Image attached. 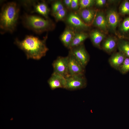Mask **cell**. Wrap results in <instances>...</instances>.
I'll use <instances>...</instances> for the list:
<instances>
[{"mask_svg":"<svg viewBox=\"0 0 129 129\" xmlns=\"http://www.w3.org/2000/svg\"><path fill=\"white\" fill-rule=\"evenodd\" d=\"M119 13L123 16L129 15V1L125 0L122 2L119 7Z\"/></svg>","mask_w":129,"mask_h":129,"instance_id":"obj_22","label":"cell"},{"mask_svg":"<svg viewBox=\"0 0 129 129\" xmlns=\"http://www.w3.org/2000/svg\"><path fill=\"white\" fill-rule=\"evenodd\" d=\"M127 38L128 39L129 41V37H128Z\"/></svg>","mask_w":129,"mask_h":129,"instance_id":"obj_29","label":"cell"},{"mask_svg":"<svg viewBox=\"0 0 129 129\" xmlns=\"http://www.w3.org/2000/svg\"><path fill=\"white\" fill-rule=\"evenodd\" d=\"M66 22L68 26L75 32L83 31L89 27L82 21L77 12H71L67 16Z\"/></svg>","mask_w":129,"mask_h":129,"instance_id":"obj_6","label":"cell"},{"mask_svg":"<svg viewBox=\"0 0 129 129\" xmlns=\"http://www.w3.org/2000/svg\"><path fill=\"white\" fill-rule=\"evenodd\" d=\"M47 35L43 39L32 35L26 36L22 40L16 38L14 43L25 53L27 59L38 60L45 56L48 50L46 44Z\"/></svg>","mask_w":129,"mask_h":129,"instance_id":"obj_1","label":"cell"},{"mask_svg":"<svg viewBox=\"0 0 129 129\" xmlns=\"http://www.w3.org/2000/svg\"><path fill=\"white\" fill-rule=\"evenodd\" d=\"M97 11L91 8L79 10L77 12L83 22L90 27L92 25Z\"/></svg>","mask_w":129,"mask_h":129,"instance_id":"obj_12","label":"cell"},{"mask_svg":"<svg viewBox=\"0 0 129 129\" xmlns=\"http://www.w3.org/2000/svg\"><path fill=\"white\" fill-rule=\"evenodd\" d=\"M89 36L87 33L83 31L76 32L69 49H70L83 44V42Z\"/></svg>","mask_w":129,"mask_h":129,"instance_id":"obj_18","label":"cell"},{"mask_svg":"<svg viewBox=\"0 0 129 129\" xmlns=\"http://www.w3.org/2000/svg\"><path fill=\"white\" fill-rule=\"evenodd\" d=\"M92 25L105 34L108 31L106 15L102 11H97Z\"/></svg>","mask_w":129,"mask_h":129,"instance_id":"obj_13","label":"cell"},{"mask_svg":"<svg viewBox=\"0 0 129 129\" xmlns=\"http://www.w3.org/2000/svg\"><path fill=\"white\" fill-rule=\"evenodd\" d=\"M123 74H126L129 72V58L126 57L118 70Z\"/></svg>","mask_w":129,"mask_h":129,"instance_id":"obj_24","label":"cell"},{"mask_svg":"<svg viewBox=\"0 0 129 129\" xmlns=\"http://www.w3.org/2000/svg\"><path fill=\"white\" fill-rule=\"evenodd\" d=\"M66 78V89L71 91L80 89L87 86L86 80L84 75H70Z\"/></svg>","mask_w":129,"mask_h":129,"instance_id":"obj_5","label":"cell"},{"mask_svg":"<svg viewBox=\"0 0 129 129\" xmlns=\"http://www.w3.org/2000/svg\"><path fill=\"white\" fill-rule=\"evenodd\" d=\"M22 18L24 26L37 34L51 31L54 27V24L51 20L37 15L25 13Z\"/></svg>","mask_w":129,"mask_h":129,"instance_id":"obj_3","label":"cell"},{"mask_svg":"<svg viewBox=\"0 0 129 129\" xmlns=\"http://www.w3.org/2000/svg\"><path fill=\"white\" fill-rule=\"evenodd\" d=\"M21 3L31 13H36L48 19V15L50 10L47 3L44 1L24 0Z\"/></svg>","mask_w":129,"mask_h":129,"instance_id":"obj_4","label":"cell"},{"mask_svg":"<svg viewBox=\"0 0 129 129\" xmlns=\"http://www.w3.org/2000/svg\"><path fill=\"white\" fill-rule=\"evenodd\" d=\"M118 40L114 37L106 38L102 41L101 48L108 54L114 52L118 48Z\"/></svg>","mask_w":129,"mask_h":129,"instance_id":"obj_14","label":"cell"},{"mask_svg":"<svg viewBox=\"0 0 129 129\" xmlns=\"http://www.w3.org/2000/svg\"><path fill=\"white\" fill-rule=\"evenodd\" d=\"M119 30L124 37L129 34V16L125 18L119 25Z\"/></svg>","mask_w":129,"mask_h":129,"instance_id":"obj_20","label":"cell"},{"mask_svg":"<svg viewBox=\"0 0 129 129\" xmlns=\"http://www.w3.org/2000/svg\"><path fill=\"white\" fill-rule=\"evenodd\" d=\"M95 0H79V10L91 8L95 4Z\"/></svg>","mask_w":129,"mask_h":129,"instance_id":"obj_23","label":"cell"},{"mask_svg":"<svg viewBox=\"0 0 129 129\" xmlns=\"http://www.w3.org/2000/svg\"><path fill=\"white\" fill-rule=\"evenodd\" d=\"M48 82L52 90L58 88L65 89L66 78L60 75L53 72L48 80Z\"/></svg>","mask_w":129,"mask_h":129,"instance_id":"obj_11","label":"cell"},{"mask_svg":"<svg viewBox=\"0 0 129 129\" xmlns=\"http://www.w3.org/2000/svg\"><path fill=\"white\" fill-rule=\"evenodd\" d=\"M106 16L108 31L116 34V29L120 20L119 13L116 9L112 8L107 11Z\"/></svg>","mask_w":129,"mask_h":129,"instance_id":"obj_9","label":"cell"},{"mask_svg":"<svg viewBox=\"0 0 129 129\" xmlns=\"http://www.w3.org/2000/svg\"><path fill=\"white\" fill-rule=\"evenodd\" d=\"M64 8V5L61 1H56L52 4L51 14L53 16L57 12Z\"/></svg>","mask_w":129,"mask_h":129,"instance_id":"obj_21","label":"cell"},{"mask_svg":"<svg viewBox=\"0 0 129 129\" xmlns=\"http://www.w3.org/2000/svg\"><path fill=\"white\" fill-rule=\"evenodd\" d=\"M89 36L93 44L100 49L101 42L106 38L105 34L98 29H94L90 32Z\"/></svg>","mask_w":129,"mask_h":129,"instance_id":"obj_16","label":"cell"},{"mask_svg":"<svg viewBox=\"0 0 129 129\" xmlns=\"http://www.w3.org/2000/svg\"><path fill=\"white\" fill-rule=\"evenodd\" d=\"M118 48L119 51L129 58V41L121 38L118 40Z\"/></svg>","mask_w":129,"mask_h":129,"instance_id":"obj_19","label":"cell"},{"mask_svg":"<svg viewBox=\"0 0 129 129\" xmlns=\"http://www.w3.org/2000/svg\"><path fill=\"white\" fill-rule=\"evenodd\" d=\"M67 12L65 8L59 11L53 16L56 21H58L63 20L66 16Z\"/></svg>","mask_w":129,"mask_h":129,"instance_id":"obj_25","label":"cell"},{"mask_svg":"<svg viewBox=\"0 0 129 129\" xmlns=\"http://www.w3.org/2000/svg\"><path fill=\"white\" fill-rule=\"evenodd\" d=\"M79 0H72L71 9L74 11L79 10Z\"/></svg>","mask_w":129,"mask_h":129,"instance_id":"obj_26","label":"cell"},{"mask_svg":"<svg viewBox=\"0 0 129 129\" xmlns=\"http://www.w3.org/2000/svg\"><path fill=\"white\" fill-rule=\"evenodd\" d=\"M75 32L73 28L68 26L61 35V41L64 45L68 48H69Z\"/></svg>","mask_w":129,"mask_h":129,"instance_id":"obj_17","label":"cell"},{"mask_svg":"<svg viewBox=\"0 0 129 129\" xmlns=\"http://www.w3.org/2000/svg\"><path fill=\"white\" fill-rule=\"evenodd\" d=\"M72 0H64L63 1L64 5L68 8L71 9Z\"/></svg>","mask_w":129,"mask_h":129,"instance_id":"obj_28","label":"cell"},{"mask_svg":"<svg viewBox=\"0 0 129 129\" xmlns=\"http://www.w3.org/2000/svg\"><path fill=\"white\" fill-rule=\"evenodd\" d=\"M106 2L105 0H95V4L97 6L101 7L104 6Z\"/></svg>","mask_w":129,"mask_h":129,"instance_id":"obj_27","label":"cell"},{"mask_svg":"<svg viewBox=\"0 0 129 129\" xmlns=\"http://www.w3.org/2000/svg\"><path fill=\"white\" fill-rule=\"evenodd\" d=\"M20 9L15 2H9L3 5L0 14V28L5 32L12 33L16 29Z\"/></svg>","mask_w":129,"mask_h":129,"instance_id":"obj_2","label":"cell"},{"mask_svg":"<svg viewBox=\"0 0 129 129\" xmlns=\"http://www.w3.org/2000/svg\"><path fill=\"white\" fill-rule=\"evenodd\" d=\"M68 73L69 76L84 75L85 68L70 51L69 54Z\"/></svg>","mask_w":129,"mask_h":129,"instance_id":"obj_10","label":"cell"},{"mask_svg":"<svg viewBox=\"0 0 129 129\" xmlns=\"http://www.w3.org/2000/svg\"><path fill=\"white\" fill-rule=\"evenodd\" d=\"M69 56H59L53 62L52 65L54 72L60 75L65 78L69 76L68 73Z\"/></svg>","mask_w":129,"mask_h":129,"instance_id":"obj_7","label":"cell"},{"mask_svg":"<svg viewBox=\"0 0 129 129\" xmlns=\"http://www.w3.org/2000/svg\"><path fill=\"white\" fill-rule=\"evenodd\" d=\"M126 57L124 54L119 51L112 54L109 59V62L112 67L118 70Z\"/></svg>","mask_w":129,"mask_h":129,"instance_id":"obj_15","label":"cell"},{"mask_svg":"<svg viewBox=\"0 0 129 129\" xmlns=\"http://www.w3.org/2000/svg\"><path fill=\"white\" fill-rule=\"evenodd\" d=\"M70 51L85 68L89 60L90 57L83 44L73 48L70 49Z\"/></svg>","mask_w":129,"mask_h":129,"instance_id":"obj_8","label":"cell"}]
</instances>
